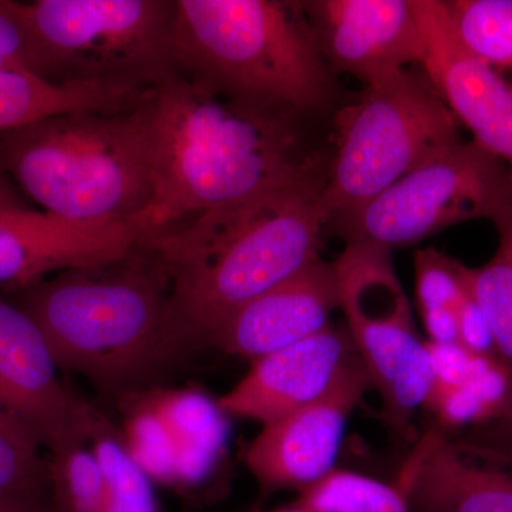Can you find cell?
<instances>
[{
    "label": "cell",
    "mask_w": 512,
    "mask_h": 512,
    "mask_svg": "<svg viewBox=\"0 0 512 512\" xmlns=\"http://www.w3.org/2000/svg\"><path fill=\"white\" fill-rule=\"evenodd\" d=\"M335 146L320 192L326 228L460 141L458 121L426 74L402 70L365 84L335 116Z\"/></svg>",
    "instance_id": "8992f818"
},
{
    "label": "cell",
    "mask_w": 512,
    "mask_h": 512,
    "mask_svg": "<svg viewBox=\"0 0 512 512\" xmlns=\"http://www.w3.org/2000/svg\"><path fill=\"white\" fill-rule=\"evenodd\" d=\"M416 6L426 43L424 74L474 143L512 171L511 90L458 39L446 2L416 0Z\"/></svg>",
    "instance_id": "4fadbf2b"
},
{
    "label": "cell",
    "mask_w": 512,
    "mask_h": 512,
    "mask_svg": "<svg viewBox=\"0 0 512 512\" xmlns=\"http://www.w3.org/2000/svg\"><path fill=\"white\" fill-rule=\"evenodd\" d=\"M148 93L97 84H55L29 73L0 72V134L74 111L131 109Z\"/></svg>",
    "instance_id": "d6986e66"
},
{
    "label": "cell",
    "mask_w": 512,
    "mask_h": 512,
    "mask_svg": "<svg viewBox=\"0 0 512 512\" xmlns=\"http://www.w3.org/2000/svg\"><path fill=\"white\" fill-rule=\"evenodd\" d=\"M458 326L461 346L477 355H497L490 326L471 292V286L458 306Z\"/></svg>",
    "instance_id": "f546056e"
},
{
    "label": "cell",
    "mask_w": 512,
    "mask_h": 512,
    "mask_svg": "<svg viewBox=\"0 0 512 512\" xmlns=\"http://www.w3.org/2000/svg\"><path fill=\"white\" fill-rule=\"evenodd\" d=\"M463 441L512 466V399L500 417L478 426Z\"/></svg>",
    "instance_id": "4dcf8cb0"
},
{
    "label": "cell",
    "mask_w": 512,
    "mask_h": 512,
    "mask_svg": "<svg viewBox=\"0 0 512 512\" xmlns=\"http://www.w3.org/2000/svg\"><path fill=\"white\" fill-rule=\"evenodd\" d=\"M268 512H313L306 510V508L299 507V505L293 504L292 507L281 508V510L268 511Z\"/></svg>",
    "instance_id": "e575fe53"
},
{
    "label": "cell",
    "mask_w": 512,
    "mask_h": 512,
    "mask_svg": "<svg viewBox=\"0 0 512 512\" xmlns=\"http://www.w3.org/2000/svg\"><path fill=\"white\" fill-rule=\"evenodd\" d=\"M338 309L335 265L316 259L242 306L222 326L211 348L256 360L322 332Z\"/></svg>",
    "instance_id": "2e32d148"
},
{
    "label": "cell",
    "mask_w": 512,
    "mask_h": 512,
    "mask_svg": "<svg viewBox=\"0 0 512 512\" xmlns=\"http://www.w3.org/2000/svg\"><path fill=\"white\" fill-rule=\"evenodd\" d=\"M30 208L28 202L23 200L18 188L12 180L0 170V214L3 212L25 210Z\"/></svg>",
    "instance_id": "836d02e7"
},
{
    "label": "cell",
    "mask_w": 512,
    "mask_h": 512,
    "mask_svg": "<svg viewBox=\"0 0 512 512\" xmlns=\"http://www.w3.org/2000/svg\"><path fill=\"white\" fill-rule=\"evenodd\" d=\"M10 292L42 332L57 366L101 389L131 394L183 356L173 279L147 242L114 261L67 269Z\"/></svg>",
    "instance_id": "3957f363"
},
{
    "label": "cell",
    "mask_w": 512,
    "mask_h": 512,
    "mask_svg": "<svg viewBox=\"0 0 512 512\" xmlns=\"http://www.w3.org/2000/svg\"><path fill=\"white\" fill-rule=\"evenodd\" d=\"M35 322L0 292V410L52 451L89 444L107 419L60 380Z\"/></svg>",
    "instance_id": "30bf717a"
},
{
    "label": "cell",
    "mask_w": 512,
    "mask_h": 512,
    "mask_svg": "<svg viewBox=\"0 0 512 512\" xmlns=\"http://www.w3.org/2000/svg\"><path fill=\"white\" fill-rule=\"evenodd\" d=\"M39 441L20 421L0 410V493H39L49 485Z\"/></svg>",
    "instance_id": "4316f807"
},
{
    "label": "cell",
    "mask_w": 512,
    "mask_h": 512,
    "mask_svg": "<svg viewBox=\"0 0 512 512\" xmlns=\"http://www.w3.org/2000/svg\"><path fill=\"white\" fill-rule=\"evenodd\" d=\"M295 504L313 512H413L397 485L340 470L301 491Z\"/></svg>",
    "instance_id": "cb8c5ba5"
},
{
    "label": "cell",
    "mask_w": 512,
    "mask_h": 512,
    "mask_svg": "<svg viewBox=\"0 0 512 512\" xmlns=\"http://www.w3.org/2000/svg\"><path fill=\"white\" fill-rule=\"evenodd\" d=\"M144 402L170 433L177 458L175 487H195L214 473L227 448L229 417L217 400L197 390L148 394Z\"/></svg>",
    "instance_id": "ac0fdd59"
},
{
    "label": "cell",
    "mask_w": 512,
    "mask_h": 512,
    "mask_svg": "<svg viewBox=\"0 0 512 512\" xmlns=\"http://www.w3.org/2000/svg\"><path fill=\"white\" fill-rule=\"evenodd\" d=\"M0 72L29 73L39 77V56L22 2L0 0Z\"/></svg>",
    "instance_id": "f1b7e54d"
},
{
    "label": "cell",
    "mask_w": 512,
    "mask_h": 512,
    "mask_svg": "<svg viewBox=\"0 0 512 512\" xmlns=\"http://www.w3.org/2000/svg\"><path fill=\"white\" fill-rule=\"evenodd\" d=\"M106 480V512H164L153 481L134 463L123 436L109 420L89 443Z\"/></svg>",
    "instance_id": "603a6c76"
},
{
    "label": "cell",
    "mask_w": 512,
    "mask_h": 512,
    "mask_svg": "<svg viewBox=\"0 0 512 512\" xmlns=\"http://www.w3.org/2000/svg\"><path fill=\"white\" fill-rule=\"evenodd\" d=\"M47 476L55 512H106V480L87 444L52 451Z\"/></svg>",
    "instance_id": "d4e9b609"
},
{
    "label": "cell",
    "mask_w": 512,
    "mask_h": 512,
    "mask_svg": "<svg viewBox=\"0 0 512 512\" xmlns=\"http://www.w3.org/2000/svg\"><path fill=\"white\" fill-rule=\"evenodd\" d=\"M357 360L348 329L329 325L254 360L247 375L217 402L228 417L268 424L328 393Z\"/></svg>",
    "instance_id": "5bb4252c"
},
{
    "label": "cell",
    "mask_w": 512,
    "mask_h": 512,
    "mask_svg": "<svg viewBox=\"0 0 512 512\" xmlns=\"http://www.w3.org/2000/svg\"><path fill=\"white\" fill-rule=\"evenodd\" d=\"M177 70L238 99L318 119L338 83L301 3L175 0Z\"/></svg>",
    "instance_id": "5b68a950"
},
{
    "label": "cell",
    "mask_w": 512,
    "mask_h": 512,
    "mask_svg": "<svg viewBox=\"0 0 512 512\" xmlns=\"http://www.w3.org/2000/svg\"><path fill=\"white\" fill-rule=\"evenodd\" d=\"M323 187L279 185L143 239L173 279L174 329L183 355L211 346L242 306L320 259Z\"/></svg>",
    "instance_id": "7a4b0ae2"
},
{
    "label": "cell",
    "mask_w": 512,
    "mask_h": 512,
    "mask_svg": "<svg viewBox=\"0 0 512 512\" xmlns=\"http://www.w3.org/2000/svg\"><path fill=\"white\" fill-rule=\"evenodd\" d=\"M121 436L128 454L151 481L175 487L177 458L173 440L163 421L144 400L134 404Z\"/></svg>",
    "instance_id": "484cf974"
},
{
    "label": "cell",
    "mask_w": 512,
    "mask_h": 512,
    "mask_svg": "<svg viewBox=\"0 0 512 512\" xmlns=\"http://www.w3.org/2000/svg\"><path fill=\"white\" fill-rule=\"evenodd\" d=\"M495 228L497 252L480 268H468V279L490 326L495 353L512 372V215Z\"/></svg>",
    "instance_id": "7402d4cb"
},
{
    "label": "cell",
    "mask_w": 512,
    "mask_h": 512,
    "mask_svg": "<svg viewBox=\"0 0 512 512\" xmlns=\"http://www.w3.org/2000/svg\"><path fill=\"white\" fill-rule=\"evenodd\" d=\"M446 6L461 43L512 93V0H453Z\"/></svg>",
    "instance_id": "44dd1931"
},
{
    "label": "cell",
    "mask_w": 512,
    "mask_h": 512,
    "mask_svg": "<svg viewBox=\"0 0 512 512\" xmlns=\"http://www.w3.org/2000/svg\"><path fill=\"white\" fill-rule=\"evenodd\" d=\"M362 360L315 402L264 424L245 463L262 487L306 490L335 468L346 420L372 389Z\"/></svg>",
    "instance_id": "7c38bea8"
},
{
    "label": "cell",
    "mask_w": 512,
    "mask_h": 512,
    "mask_svg": "<svg viewBox=\"0 0 512 512\" xmlns=\"http://www.w3.org/2000/svg\"><path fill=\"white\" fill-rule=\"evenodd\" d=\"M414 268L420 312L458 309L470 288L468 266L437 249L426 248L416 252Z\"/></svg>",
    "instance_id": "83f0119b"
},
{
    "label": "cell",
    "mask_w": 512,
    "mask_h": 512,
    "mask_svg": "<svg viewBox=\"0 0 512 512\" xmlns=\"http://www.w3.org/2000/svg\"><path fill=\"white\" fill-rule=\"evenodd\" d=\"M511 215V168L474 141H458L335 227L346 242L392 251L467 221L497 227Z\"/></svg>",
    "instance_id": "ba28073f"
},
{
    "label": "cell",
    "mask_w": 512,
    "mask_h": 512,
    "mask_svg": "<svg viewBox=\"0 0 512 512\" xmlns=\"http://www.w3.org/2000/svg\"><path fill=\"white\" fill-rule=\"evenodd\" d=\"M151 93L131 109L74 111L0 134V170L49 214L131 227L154 197Z\"/></svg>",
    "instance_id": "277c9868"
},
{
    "label": "cell",
    "mask_w": 512,
    "mask_h": 512,
    "mask_svg": "<svg viewBox=\"0 0 512 512\" xmlns=\"http://www.w3.org/2000/svg\"><path fill=\"white\" fill-rule=\"evenodd\" d=\"M22 10L46 82L147 90L177 70L175 0H36Z\"/></svg>",
    "instance_id": "52a82bcc"
},
{
    "label": "cell",
    "mask_w": 512,
    "mask_h": 512,
    "mask_svg": "<svg viewBox=\"0 0 512 512\" xmlns=\"http://www.w3.org/2000/svg\"><path fill=\"white\" fill-rule=\"evenodd\" d=\"M0 512H55L46 510L36 495L0 493Z\"/></svg>",
    "instance_id": "d6a6232c"
},
{
    "label": "cell",
    "mask_w": 512,
    "mask_h": 512,
    "mask_svg": "<svg viewBox=\"0 0 512 512\" xmlns=\"http://www.w3.org/2000/svg\"><path fill=\"white\" fill-rule=\"evenodd\" d=\"M413 512H512V466L431 433L403 468L399 483Z\"/></svg>",
    "instance_id": "e0dca14e"
},
{
    "label": "cell",
    "mask_w": 512,
    "mask_h": 512,
    "mask_svg": "<svg viewBox=\"0 0 512 512\" xmlns=\"http://www.w3.org/2000/svg\"><path fill=\"white\" fill-rule=\"evenodd\" d=\"M138 242L128 224H83L32 208L0 214V288L114 261Z\"/></svg>",
    "instance_id": "9a60e30c"
},
{
    "label": "cell",
    "mask_w": 512,
    "mask_h": 512,
    "mask_svg": "<svg viewBox=\"0 0 512 512\" xmlns=\"http://www.w3.org/2000/svg\"><path fill=\"white\" fill-rule=\"evenodd\" d=\"M512 399V372L497 355H478L463 386L433 397L426 406L444 426L490 423Z\"/></svg>",
    "instance_id": "ffe728a7"
},
{
    "label": "cell",
    "mask_w": 512,
    "mask_h": 512,
    "mask_svg": "<svg viewBox=\"0 0 512 512\" xmlns=\"http://www.w3.org/2000/svg\"><path fill=\"white\" fill-rule=\"evenodd\" d=\"M420 315L429 335V342L439 343V345L460 343L458 309H434V311L420 312Z\"/></svg>",
    "instance_id": "1f68e13d"
},
{
    "label": "cell",
    "mask_w": 512,
    "mask_h": 512,
    "mask_svg": "<svg viewBox=\"0 0 512 512\" xmlns=\"http://www.w3.org/2000/svg\"><path fill=\"white\" fill-rule=\"evenodd\" d=\"M335 265L339 309L357 356L383 400L394 426H406L426 406L434 376L429 350L420 339L409 299L394 271L392 251L346 242Z\"/></svg>",
    "instance_id": "9c48e42d"
},
{
    "label": "cell",
    "mask_w": 512,
    "mask_h": 512,
    "mask_svg": "<svg viewBox=\"0 0 512 512\" xmlns=\"http://www.w3.org/2000/svg\"><path fill=\"white\" fill-rule=\"evenodd\" d=\"M333 72L365 84L423 63V26L416 0H316L301 3Z\"/></svg>",
    "instance_id": "8fae6325"
},
{
    "label": "cell",
    "mask_w": 512,
    "mask_h": 512,
    "mask_svg": "<svg viewBox=\"0 0 512 512\" xmlns=\"http://www.w3.org/2000/svg\"><path fill=\"white\" fill-rule=\"evenodd\" d=\"M306 123L180 70L165 77L150 97L154 197L131 225L138 241L269 188L325 184L330 156Z\"/></svg>",
    "instance_id": "6da1fadb"
}]
</instances>
